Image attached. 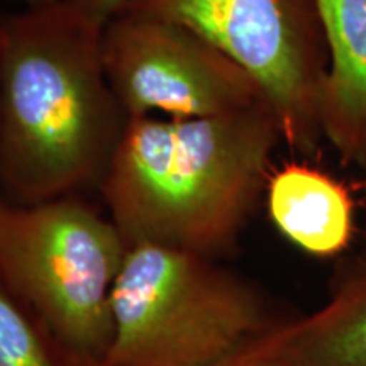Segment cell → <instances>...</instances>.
<instances>
[{
    "label": "cell",
    "mask_w": 366,
    "mask_h": 366,
    "mask_svg": "<svg viewBox=\"0 0 366 366\" xmlns=\"http://www.w3.org/2000/svg\"><path fill=\"white\" fill-rule=\"evenodd\" d=\"M102 22L70 0L0 19V195L97 189L129 122L102 63Z\"/></svg>",
    "instance_id": "1"
},
{
    "label": "cell",
    "mask_w": 366,
    "mask_h": 366,
    "mask_svg": "<svg viewBox=\"0 0 366 366\" xmlns=\"http://www.w3.org/2000/svg\"><path fill=\"white\" fill-rule=\"evenodd\" d=\"M280 143L268 100L210 117H131L99 192L127 246L219 259L253 217Z\"/></svg>",
    "instance_id": "2"
},
{
    "label": "cell",
    "mask_w": 366,
    "mask_h": 366,
    "mask_svg": "<svg viewBox=\"0 0 366 366\" xmlns=\"http://www.w3.org/2000/svg\"><path fill=\"white\" fill-rule=\"evenodd\" d=\"M280 320L217 259L158 244L127 249L112 288V340L99 366H207Z\"/></svg>",
    "instance_id": "3"
},
{
    "label": "cell",
    "mask_w": 366,
    "mask_h": 366,
    "mask_svg": "<svg viewBox=\"0 0 366 366\" xmlns=\"http://www.w3.org/2000/svg\"><path fill=\"white\" fill-rule=\"evenodd\" d=\"M127 242L80 195H0V280L63 346L99 366L112 340V288Z\"/></svg>",
    "instance_id": "4"
},
{
    "label": "cell",
    "mask_w": 366,
    "mask_h": 366,
    "mask_svg": "<svg viewBox=\"0 0 366 366\" xmlns=\"http://www.w3.org/2000/svg\"><path fill=\"white\" fill-rule=\"evenodd\" d=\"M119 9L189 26L248 71L277 114L282 141L312 157L329 53L315 0H124Z\"/></svg>",
    "instance_id": "5"
},
{
    "label": "cell",
    "mask_w": 366,
    "mask_h": 366,
    "mask_svg": "<svg viewBox=\"0 0 366 366\" xmlns=\"http://www.w3.org/2000/svg\"><path fill=\"white\" fill-rule=\"evenodd\" d=\"M102 63L129 117L221 116L267 100L237 63L182 22L117 9L104 22Z\"/></svg>",
    "instance_id": "6"
},
{
    "label": "cell",
    "mask_w": 366,
    "mask_h": 366,
    "mask_svg": "<svg viewBox=\"0 0 366 366\" xmlns=\"http://www.w3.org/2000/svg\"><path fill=\"white\" fill-rule=\"evenodd\" d=\"M329 68L320 94L324 141L345 164L366 167V0H315Z\"/></svg>",
    "instance_id": "7"
},
{
    "label": "cell",
    "mask_w": 366,
    "mask_h": 366,
    "mask_svg": "<svg viewBox=\"0 0 366 366\" xmlns=\"http://www.w3.org/2000/svg\"><path fill=\"white\" fill-rule=\"evenodd\" d=\"M262 342L287 366H366V263H347L322 307L280 320Z\"/></svg>",
    "instance_id": "8"
},
{
    "label": "cell",
    "mask_w": 366,
    "mask_h": 366,
    "mask_svg": "<svg viewBox=\"0 0 366 366\" xmlns=\"http://www.w3.org/2000/svg\"><path fill=\"white\" fill-rule=\"evenodd\" d=\"M264 199L274 227L307 254L332 258L353 239V195L312 164L292 162L273 168Z\"/></svg>",
    "instance_id": "9"
},
{
    "label": "cell",
    "mask_w": 366,
    "mask_h": 366,
    "mask_svg": "<svg viewBox=\"0 0 366 366\" xmlns=\"http://www.w3.org/2000/svg\"><path fill=\"white\" fill-rule=\"evenodd\" d=\"M0 366H92L71 355L0 280Z\"/></svg>",
    "instance_id": "10"
},
{
    "label": "cell",
    "mask_w": 366,
    "mask_h": 366,
    "mask_svg": "<svg viewBox=\"0 0 366 366\" xmlns=\"http://www.w3.org/2000/svg\"><path fill=\"white\" fill-rule=\"evenodd\" d=\"M207 366H287L263 346L262 337L232 351Z\"/></svg>",
    "instance_id": "11"
},
{
    "label": "cell",
    "mask_w": 366,
    "mask_h": 366,
    "mask_svg": "<svg viewBox=\"0 0 366 366\" xmlns=\"http://www.w3.org/2000/svg\"><path fill=\"white\" fill-rule=\"evenodd\" d=\"M75 7H79L81 12H85L86 16L92 19L104 22L122 6L124 0H70Z\"/></svg>",
    "instance_id": "12"
},
{
    "label": "cell",
    "mask_w": 366,
    "mask_h": 366,
    "mask_svg": "<svg viewBox=\"0 0 366 366\" xmlns=\"http://www.w3.org/2000/svg\"><path fill=\"white\" fill-rule=\"evenodd\" d=\"M12 2H22L26 7H33V6H46V4L58 2V0H12Z\"/></svg>",
    "instance_id": "13"
},
{
    "label": "cell",
    "mask_w": 366,
    "mask_h": 366,
    "mask_svg": "<svg viewBox=\"0 0 366 366\" xmlns=\"http://www.w3.org/2000/svg\"><path fill=\"white\" fill-rule=\"evenodd\" d=\"M363 170H365V175H366V167L363 168ZM365 189H366V177H365ZM356 259H358V262L366 263V231H365V237H363V248H361L358 256H356Z\"/></svg>",
    "instance_id": "14"
}]
</instances>
